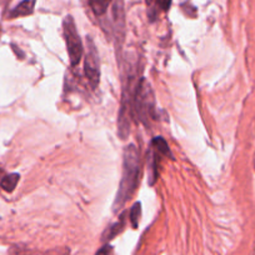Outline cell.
<instances>
[{
	"label": "cell",
	"mask_w": 255,
	"mask_h": 255,
	"mask_svg": "<svg viewBox=\"0 0 255 255\" xmlns=\"http://www.w3.org/2000/svg\"><path fill=\"white\" fill-rule=\"evenodd\" d=\"M139 178H140V155L138 148L134 144H130L124 149V155H123L122 179L113 204V210L115 213L124 208V205L131 199L138 188Z\"/></svg>",
	"instance_id": "cell-1"
},
{
	"label": "cell",
	"mask_w": 255,
	"mask_h": 255,
	"mask_svg": "<svg viewBox=\"0 0 255 255\" xmlns=\"http://www.w3.org/2000/svg\"><path fill=\"white\" fill-rule=\"evenodd\" d=\"M131 107L138 115L139 120L148 125L155 119V98L148 80L141 78L133 93Z\"/></svg>",
	"instance_id": "cell-2"
},
{
	"label": "cell",
	"mask_w": 255,
	"mask_h": 255,
	"mask_svg": "<svg viewBox=\"0 0 255 255\" xmlns=\"http://www.w3.org/2000/svg\"><path fill=\"white\" fill-rule=\"evenodd\" d=\"M63 34L64 40L67 44L68 55H69V61L72 67H77L80 63L84 54V46H83L82 39H80L79 33H78L77 25L73 19V16L67 15L63 20Z\"/></svg>",
	"instance_id": "cell-3"
},
{
	"label": "cell",
	"mask_w": 255,
	"mask_h": 255,
	"mask_svg": "<svg viewBox=\"0 0 255 255\" xmlns=\"http://www.w3.org/2000/svg\"><path fill=\"white\" fill-rule=\"evenodd\" d=\"M84 72L92 89H97L100 83V59L95 43L92 38L87 39Z\"/></svg>",
	"instance_id": "cell-4"
},
{
	"label": "cell",
	"mask_w": 255,
	"mask_h": 255,
	"mask_svg": "<svg viewBox=\"0 0 255 255\" xmlns=\"http://www.w3.org/2000/svg\"><path fill=\"white\" fill-rule=\"evenodd\" d=\"M113 23L117 40L122 43L125 34V10L124 0H114L113 1Z\"/></svg>",
	"instance_id": "cell-5"
},
{
	"label": "cell",
	"mask_w": 255,
	"mask_h": 255,
	"mask_svg": "<svg viewBox=\"0 0 255 255\" xmlns=\"http://www.w3.org/2000/svg\"><path fill=\"white\" fill-rule=\"evenodd\" d=\"M36 0H23L16 6H14L8 14V19H16L21 16L31 15L35 8Z\"/></svg>",
	"instance_id": "cell-6"
},
{
	"label": "cell",
	"mask_w": 255,
	"mask_h": 255,
	"mask_svg": "<svg viewBox=\"0 0 255 255\" xmlns=\"http://www.w3.org/2000/svg\"><path fill=\"white\" fill-rule=\"evenodd\" d=\"M124 227H125V218H124V215H122L119 219V222L114 223V224H112L109 228H107V229H105V232L103 233L102 240L104 243L110 242V240L114 239L118 234H120V233L123 232Z\"/></svg>",
	"instance_id": "cell-7"
},
{
	"label": "cell",
	"mask_w": 255,
	"mask_h": 255,
	"mask_svg": "<svg viewBox=\"0 0 255 255\" xmlns=\"http://www.w3.org/2000/svg\"><path fill=\"white\" fill-rule=\"evenodd\" d=\"M19 180H20V175L18 173L8 174L0 180V188L6 191V193H13L15 190L16 185H18Z\"/></svg>",
	"instance_id": "cell-8"
},
{
	"label": "cell",
	"mask_w": 255,
	"mask_h": 255,
	"mask_svg": "<svg viewBox=\"0 0 255 255\" xmlns=\"http://www.w3.org/2000/svg\"><path fill=\"white\" fill-rule=\"evenodd\" d=\"M113 0H89V5L97 16H102L107 13Z\"/></svg>",
	"instance_id": "cell-9"
},
{
	"label": "cell",
	"mask_w": 255,
	"mask_h": 255,
	"mask_svg": "<svg viewBox=\"0 0 255 255\" xmlns=\"http://www.w3.org/2000/svg\"><path fill=\"white\" fill-rule=\"evenodd\" d=\"M151 148H154L156 151H159V153H160L163 156H169V158H173L168 143H166V141L164 140L161 136H156V138L153 139V141H151Z\"/></svg>",
	"instance_id": "cell-10"
},
{
	"label": "cell",
	"mask_w": 255,
	"mask_h": 255,
	"mask_svg": "<svg viewBox=\"0 0 255 255\" xmlns=\"http://www.w3.org/2000/svg\"><path fill=\"white\" fill-rule=\"evenodd\" d=\"M129 217H130L131 225H133L134 229H136L139 225V220H140V217H141L140 203H135V204L133 205V208L130 209V213H129Z\"/></svg>",
	"instance_id": "cell-11"
},
{
	"label": "cell",
	"mask_w": 255,
	"mask_h": 255,
	"mask_svg": "<svg viewBox=\"0 0 255 255\" xmlns=\"http://www.w3.org/2000/svg\"><path fill=\"white\" fill-rule=\"evenodd\" d=\"M70 250L69 248H55V249L48 250L45 253H41V254L38 255H69Z\"/></svg>",
	"instance_id": "cell-12"
},
{
	"label": "cell",
	"mask_w": 255,
	"mask_h": 255,
	"mask_svg": "<svg viewBox=\"0 0 255 255\" xmlns=\"http://www.w3.org/2000/svg\"><path fill=\"white\" fill-rule=\"evenodd\" d=\"M9 255H28V249L23 245H13L9 249Z\"/></svg>",
	"instance_id": "cell-13"
},
{
	"label": "cell",
	"mask_w": 255,
	"mask_h": 255,
	"mask_svg": "<svg viewBox=\"0 0 255 255\" xmlns=\"http://www.w3.org/2000/svg\"><path fill=\"white\" fill-rule=\"evenodd\" d=\"M156 5H158V8L160 9V10L163 11H166L170 9V5H171V0H155Z\"/></svg>",
	"instance_id": "cell-14"
},
{
	"label": "cell",
	"mask_w": 255,
	"mask_h": 255,
	"mask_svg": "<svg viewBox=\"0 0 255 255\" xmlns=\"http://www.w3.org/2000/svg\"><path fill=\"white\" fill-rule=\"evenodd\" d=\"M110 254H112V248H110L109 245H104L102 249L98 250L95 255H110Z\"/></svg>",
	"instance_id": "cell-15"
}]
</instances>
